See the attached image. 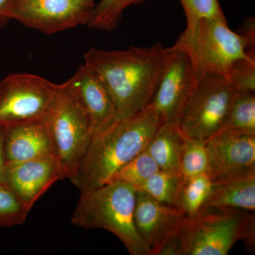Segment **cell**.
Here are the masks:
<instances>
[{"instance_id":"7c38bea8","label":"cell","mask_w":255,"mask_h":255,"mask_svg":"<svg viewBox=\"0 0 255 255\" xmlns=\"http://www.w3.org/2000/svg\"><path fill=\"white\" fill-rule=\"evenodd\" d=\"M187 218L178 206L162 204L145 193L137 191L134 221L140 237L150 247V255H157Z\"/></svg>"},{"instance_id":"4316f807","label":"cell","mask_w":255,"mask_h":255,"mask_svg":"<svg viewBox=\"0 0 255 255\" xmlns=\"http://www.w3.org/2000/svg\"><path fill=\"white\" fill-rule=\"evenodd\" d=\"M6 127L0 126V182H4L6 160L4 152V136Z\"/></svg>"},{"instance_id":"9c48e42d","label":"cell","mask_w":255,"mask_h":255,"mask_svg":"<svg viewBox=\"0 0 255 255\" xmlns=\"http://www.w3.org/2000/svg\"><path fill=\"white\" fill-rule=\"evenodd\" d=\"M96 0H9L4 16L26 27L52 34L88 25Z\"/></svg>"},{"instance_id":"ba28073f","label":"cell","mask_w":255,"mask_h":255,"mask_svg":"<svg viewBox=\"0 0 255 255\" xmlns=\"http://www.w3.org/2000/svg\"><path fill=\"white\" fill-rule=\"evenodd\" d=\"M55 157L63 179L71 180L91 143L93 132L86 114L66 82L58 85L54 110L50 119Z\"/></svg>"},{"instance_id":"277c9868","label":"cell","mask_w":255,"mask_h":255,"mask_svg":"<svg viewBox=\"0 0 255 255\" xmlns=\"http://www.w3.org/2000/svg\"><path fill=\"white\" fill-rule=\"evenodd\" d=\"M136 189L122 181L82 191L71 222L85 229L113 233L131 255H150V248L137 232L135 221Z\"/></svg>"},{"instance_id":"3957f363","label":"cell","mask_w":255,"mask_h":255,"mask_svg":"<svg viewBox=\"0 0 255 255\" xmlns=\"http://www.w3.org/2000/svg\"><path fill=\"white\" fill-rule=\"evenodd\" d=\"M238 241L255 248V216L248 211L208 209L187 218L157 255H226Z\"/></svg>"},{"instance_id":"ac0fdd59","label":"cell","mask_w":255,"mask_h":255,"mask_svg":"<svg viewBox=\"0 0 255 255\" xmlns=\"http://www.w3.org/2000/svg\"><path fill=\"white\" fill-rule=\"evenodd\" d=\"M216 183L209 174H201L184 180L178 207L188 218L200 214L214 191Z\"/></svg>"},{"instance_id":"52a82bcc","label":"cell","mask_w":255,"mask_h":255,"mask_svg":"<svg viewBox=\"0 0 255 255\" xmlns=\"http://www.w3.org/2000/svg\"><path fill=\"white\" fill-rule=\"evenodd\" d=\"M58 85L38 75L15 73L0 81V126L50 121Z\"/></svg>"},{"instance_id":"e0dca14e","label":"cell","mask_w":255,"mask_h":255,"mask_svg":"<svg viewBox=\"0 0 255 255\" xmlns=\"http://www.w3.org/2000/svg\"><path fill=\"white\" fill-rule=\"evenodd\" d=\"M184 135L178 127L162 124L151 137L145 151L159 169L180 172Z\"/></svg>"},{"instance_id":"5b68a950","label":"cell","mask_w":255,"mask_h":255,"mask_svg":"<svg viewBox=\"0 0 255 255\" xmlns=\"http://www.w3.org/2000/svg\"><path fill=\"white\" fill-rule=\"evenodd\" d=\"M230 29L226 18H205L187 26L174 43L189 56L199 79L207 74L228 79L236 62L255 58V31Z\"/></svg>"},{"instance_id":"ffe728a7","label":"cell","mask_w":255,"mask_h":255,"mask_svg":"<svg viewBox=\"0 0 255 255\" xmlns=\"http://www.w3.org/2000/svg\"><path fill=\"white\" fill-rule=\"evenodd\" d=\"M255 135V92H237L227 122L221 131Z\"/></svg>"},{"instance_id":"7a4b0ae2","label":"cell","mask_w":255,"mask_h":255,"mask_svg":"<svg viewBox=\"0 0 255 255\" xmlns=\"http://www.w3.org/2000/svg\"><path fill=\"white\" fill-rule=\"evenodd\" d=\"M161 124L151 103L131 117L119 119L93 135L86 155L70 181L80 192L110 182L119 169L145 150Z\"/></svg>"},{"instance_id":"7402d4cb","label":"cell","mask_w":255,"mask_h":255,"mask_svg":"<svg viewBox=\"0 0 255 255\" xmlns=\"http://www.w3.org/2000/svg\"><path fill=\"white\" fill-rule=\"evenodd\" d=\"M184 150L181 159L180 172L184 180L201 174H209V157L206 142L184 135Z\"/></svg>"},{"instance_id":"5bb4252c","label":"cell","mask_w":255,"mask_h":255,"mask_svg":"<svg viewBox=\"0 0 255 255\" xmlns=\"http://www.w3.org/2000/svg\"><path fill=\"white\" fill-rule=\"evenodd\" d=\"M75 100L90 121L93 135L119 120L115 103L110 92L87 65H80L66 81Z\"/></svg>"},{"instance_id":"cb8c5ba5","label":"cell","mask_w":255,"mask_h":255,"mask_svg":"<svg viewBox=\"0 0 255 255\" xmlns=\"http://www.w3.org/2000/svg\"><path fill=\"white\" fill-rule=\"evenodd\" d=\"M29 212L12 189L0 182V226H19L26 221Z\"/></svg>"},{"instance_id":"9a60e30c","label":"cell","mask_w":255,"mask_h":255,"mask_svg":"<svg viewBox=\"0 0 255 255\" xmlns=\"http://www.w3.org/2000/svg\"><path fill=\"white\" fill-rule=\"evenodd\" d=\"M4 152L6 162L55 157L50 121L6 127Z\"/></svg>"},{"instance_id":"8fae6325","label":"cell","mask_w":255,"mask_h":255,"mask_svg":"<svg viewBox=\"0 0 255 255\" xmlns=\"http://www.w3.org/2000/svg\"><path fill=\"white\" fill-rule=\"evenodd\" d=\"M215 183L255 175V135L219 132L206 142Z\"/></svg>"},{"instance_id":"d6986e66","label":"cell","mask_w":255,"mask_h":255,"mask_svg":"<svg viewBox=\"0 0 255 255\" xmlns=\"http://www.w3.org/2000/svg\"><path fill=\"white\" fill-rule=\"evenodd\" d=\"M183 182L184 179L180 172L159 169L137 191L145 193L162 204L177 206Z\"/></svg>"},{"instance_id":"603a6c76","label":"cell","mask_w":255,"mask_h":255,"mask_svg":"<svg viewBox=\"0 0 255 255\" xmlns=\"http://www.w3.org/2000/svg\"><path fill=\"white\" fill-rule=\"evenodd\" d=\"M159 170L158 165L145 150L119 169L111 181L128 183L137 191L147 179Z\"/></svg>"},{"instance_id":"484cf974","label":"cell","mask_w":255,"mask_h":255,"mask_svg":"<svg viewBox=\"0 0 255 255\" xmlns=\"http://www.w3.org/2000/svg\"><path fill=\"white\" fill-rule=\"evenodd\" d=\"M228 80L237 92H255V58L236 62L231 69Z\"/></svg>"},{"instance_id":"8992f818","label":"cell","mask_w":255,"mask_h":255,"mask_svg":"<svg viewBox=\"0 0 255 255\" xmlns=\"http://www.w3.org/2000/svg\"><path fill=\"white\" fill-rule=\"evenodd\" d=\"M236 93L233 84L222 75H204L183 110L181 131L189 138L208 141L224 127Z\"/></svg>"},{"instance_id":"6da1fadb","label":"cell","mask_w":255,"mask_h":255,"mask_svg":"<svg viewBox=\"0 0 255 255\" xmlns=\"http://www.w3.org/2000/svg\"><path fill=\"white\" fill-rule=\"evenodd\" d=\"M167 48L160 42L127 50L91 48L85 65L103 82L115 103L119 119L131 117L150 105L157 88Z\"/></svg>"},{"instance_id":"d4e9b609","label":"cell","mask_w":255,"mask_h":255,"mask_svg":"<svg viewBox=\"0 0 255 255\" xmlns=\"http://www.w3.org/2000/svg\"><path fill=\"white\" fill-rule=\"evenodd\" d=\"M186 18L187 26L205 18H226L219 0H179Z\"/></svg>"},{"instance_id":"4fadbf2b","label":"cell","mask_w":255,"mask_h":255,"mask_svg":"<svg viewBox=\"0 0 255 255\" xmlns=\"http://www.w3.org/2000/svg\"><path fill=\"white\" fill-rule=\"evenodd\" d=\"M63 179L56 157H40L6 162L4 182L19 198L28 211L55 182Z\"/></svg>"},{"instance_id":"2e32d148","label":"cell","mask_w":255,"mask_h":255,"mask_svg":"<svg viewBox=\"0 0 255 255\" xmlns=\"http://www.w3.org/2000/svg\"><path fill=\"white\" fill-rule=\"evenodd\" d=\"M208 209L241 210L255 212V175L216 183L203 211Z\"/></svg>"},{"instance_id":"83f0119b","label":"cell","mask_w":255,"mask_h":255,"mask_svg":"<svg viewBox=\"0 0 255 255\" xmlns=\"http://www.w3.org/2000/svg\"><path fill=\"white\" fill-rule=\"evenodd\" d=\"M8 1L9 0H0V26L5 24L8 21L4 16L5 7L7 4Z\"/></svg>"},{"instance_id":"30bf717a","label":"cell","mask_w":255,"mask_h":255,"mask_svg":"<svg viewBox=\"0 0 255 255\" xmlns=\"http://www.w3.org/2000/svg\"><path fill=\"white\" fill-rule=\"evenodd\" d=\"M198 82L187 53L174 44L167 48L160 78L150 102L162 124L179 127L183 110Z\"/></svg>"},{"instance_id":"44dd1931","label":"cell","mask_w":255,"mask_h":255,"mask_svg":"<svg viewBox=\"0 0 255 255\" xmlns=\"http://www.w3.org/2000/svg\"><path fill=\"white\" fill-rule=\"evenodd\" d=\"M146 0H101L88 26L95 29L112 31L118 26L124 11L132 5L143 3Z\"/></svg>"}]
</instances>
